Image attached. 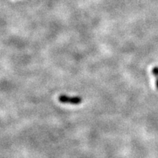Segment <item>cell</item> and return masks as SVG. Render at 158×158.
<instances>
[{
    "mask_svg": "<svg viewBox=\"0 0 158 158\" xmlns=\"http://www.w3.org/2000/svg\"><path fill=\"white\" fill-rule=\"evenodd\" d=\"M152 74L155 76V86L157 89L158 90V67H155L152 70Z\"/></svg>",
    "mask_w": 158,
    "mask_h": 158,
    "instance_id": "2",
    "label": "cell"
},
{
    "mask_svg": "<svg viewBox=\"0 0 158 158\" xmlns=\"http://www.w3.org/2000/svg\"><path fill=\"white\" fill-rule=\"evenodd\" d=\"M59 101L61 103L64 104H71V105H78L81 104L83 101L82 98L81 97H70L65 94H61L58 98Z\"/></svg>",
    "mask_w": 158,
    "mask_h": 158,
    "instance_id": "1",
    "label": "cell"
}]
</instances>
